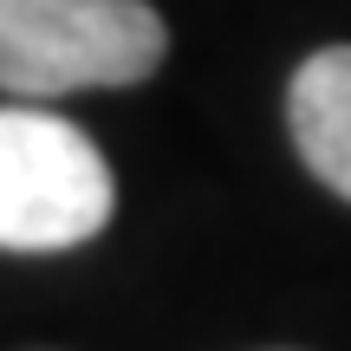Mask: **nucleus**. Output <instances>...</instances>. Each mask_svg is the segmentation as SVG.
Instances as JSON below:
<instances>
[{"label":"nucleus","mask_w":351,"mask_h":351,"mask_svg":"<svg viewBox=\"0 0 351 351\" xmlns=\"http://www.w3.org/2000/svg\"><path fill=\"white\" fill-rule=\"evenodd\" d=\"M287 124L306 169L351 202V46H319L287 85Z\"/></svg>","instance_id":"obj_3"},{"label":"nucleus","mask_w":351,"mask_h":351,"mask_svg":"<svg viewBox=\"0 0 351 351\" xmlns=\"http://www.w3.org/2000/svg\"><path fill=\"white\" fill-rule=\"evenodd\" d=\"M163 52L169 26L150 0H0V91L13 98L137 85Z\"/></svg>","instance_id":"obj_1"},{"label":"nucleus","mask_w":351,"mask_h":351,"mask_svg":"<svg viewBox=\"0 0 351 351\" xmlns=\"http://www.w3.org/2000/svg\"><path fill=\"white\" fill-rule=\"evenodd\" d=\"M117 208L111 163L78 124L33 104H0V247L65 254Z\"/></svg>","instance_id":"obj_2"}]
</instances>
